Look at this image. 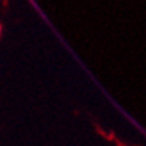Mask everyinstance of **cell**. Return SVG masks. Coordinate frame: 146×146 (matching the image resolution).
Listing matches in <instances>:
<instances>
[{"mask_svg": "<svg viewBox=\"0 0 146 146\" xmlns=\"http://www.w3.org/2000/svg\"><path fill=\"white\" fill-rule=\"evenodd\" d=\"M1 30H3V27H1V23H0V36H1Z\"/></svg>", "mask_w": 146, "mask_h": 146, "instance_id": "cell-1", "label": "cell"}]
</instances>
